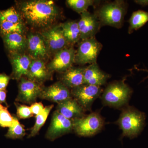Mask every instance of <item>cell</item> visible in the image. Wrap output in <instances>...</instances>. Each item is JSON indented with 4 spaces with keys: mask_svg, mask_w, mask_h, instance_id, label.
Returning a JSON list of instances; mask_svg holds the SVG:
<instances>
[{
    "mask_svg": "<svg viewBox=\"0 0 148 148\" xmlns=\"http://www.w3.org/2000/svg\"><path fill=\"white\" fill-rule=\"evenodd\" d=\"M39 98L57 104L72 98L71 92L61 82L43 88Z\"/></svg>",
    "mask_w": 148,
    "mask_h": 148,
    "instance_id": "cell-14",
    "label": "cell"
},
{
    "mask_svg": "<svg viewBox=\"0 0 148 148\" xmlns=\"http://www.w3.org/2000/svg\"><path fill=\"white\" fill-rule=\"evenodd\" d=\"M73 130V121L64 117L58 111L53 112L51 122L48 129L46 138L53 141Z\"/></svg>",
    "mask_w": 148,
    "mask_h": 148,
    "instance_id": "cell-9",
    "label": "cell"
},
{
    "mask_svg": "<svg viewBox=\"0 0 148 148\" xmlns=\"http://www.w3.org/2000/svg\"><path fill=\"white\" fill-rule=\"evenodd\" d=\"M108 75L101 71L96 63L85 68L84 80V84L101 86L106 83Z\"/></svg>",
    "mask_w": 148,
    "mask_h": 148,
    "instance_id": "cell-19",
    "label": "cell"
},
{
    "mask_svg": "<svg viewBox=\"0 0 148 148\" xmlns=\"http://www.w3.org/2000/svg\"><path fill=\"white\" fill-rule=\"evenodd\" d=\"M145 115L144 113L132 108L123 111L118 124L123 131V136L133 138L140 133L145 124Z\"/></svg>",
    "mask_w": 148,
    "mask_h": 148,
    "instance_id": "cell-2",
    "label": "cell"
},
{
    "mask_svg": "<svg viewBox=\"0 0 148 148\" xmlns=\"http://www.w3.org/2000/svg\"><path fill=\"white\" fill-rule=\"evenodd\" d=\"M76 51L73 47L66 48L56 53L47 66L50 72L66 71L75 63Z\"/></svg>",
    "mask_w": 148,
    "mask_h": 148,
    "instance_id": "cell-11",
    "label": "cell"
},
{
    "mask_svg": "<svg viewBox=\"0 0 148 148\" xmlns=\"http://www.w3.org/2000/svg\"><path fill=\"white\" fill-rule=\"evenodd\" d=\"M53 107V105L46 106L40 113L36 116V122L32 128L28 138L34 137L38 134L41 128L45 123L48 116Z\"/></svg>",
    "mask_w": 148,
    "mask_h": 148,
    "instance_id": "cell-23",
    "label": "cell"
},
{
    "mask_svg": "<svg viewBox=\"0 0 148 148\" xmlns=\"http://www.w3.org/2000/svg\"><path fill=\"white\" fill-rule=\"evenodd\" d=\"M135 2L142 6L148 5V1H135Z\"/></svg>",
    "mask_w": 148,
    "mask_h": 148,
    "instance_id": "cell-33",
    "label": "cell"
},
{
    "mask_svg": "<svg viewBox=\"0 0 148 148\" xmlns=\"http://www.w3.org/2000/svg\"><path fill=\"white\" fill-rule=\"evenodd\" d=\"M7 93L6 90H0V105L5 103L8 106L6 102Z\"/></svg>",
    "mask_w": 148,
    "mask_h": 148,
    "instance_id": "cell-32",
    "label": "cell"
},
{
    "mask_svg": "<svg viewBox=\"0 0 148 148\" xmlns=\"http://www.w3.org/2000/svg\"><path fill=\"white\" fill-rule=\"evenodd\" d=\"M18 10L30 26L38 29H49L56 21L59 11L53 1L34 0L18 4Z\"/></svg>",
    "mask_w": 148,
    "mask_h": 148,
    "instance_id": "cell-1",
    "label": "cell"
},
{
    "mask_svg": "<svg viewBox=\"0 0 148 148\" xmlns=\"http://www.w3.org/2000/svg\"><path fill=\"white\" fill-rule=\"evenodd\" d=\"M125 5L122 1H116L104 5L99 10L98 17L101 24L119 28L123 22Z\"/></svg>",
    "mask_w": 148,
    "mask_h": 148,
    "instance_id": "cell-3",
    "label": "cell"
},
{
    "mask_svg": "<svg viewBox=\"0 0 148 148\" xmlns=\"http://www.w3.org/2000/svg\"><path fill=\"white\" fill-rule=\"evenodd\" d=\"M8 54L23 53L27 49V38L18 33L1 35Z\"/></svg>",
    "mask_w": 148,
    "mask_h": 148,
    "instance_id": "cell-16",
    "label": "cell"
},
{
    "mask_svg": "<svg viewBox=\"0 0 148 148\" xmlns=\"http://www.w3.org/2000/svg\"><path fill=\"white\" fill-rule=\"evenodd\" d=\"M145 71H147V72L148 73V70H145Z\"/></svg>",
    "mask_w": 148,
    "mask_h": 148,
    "instance_id": "cell-34",
    "label": "cell"
},
{
    "mask_svg": "<svg viewBox=\"0 0 148 148\" xmlns=\"http://www.w3.org/2000/svg\"><path fill=\"white\" fill-rule=\"evenodd\" d=\"M132 90L123 82H114L108 86L103 92L102 99L105 105L119 108L129 101Z\"/></svg>",
    "mask_w": 148,
    "mask_h": 148,
    "instance_id": "cell-4",
    "label": "cell"
},
{
    "mask_svg": "<svg viewBox=\"0 0 148 148\" xmlns=\"http://www.w3.org/2000/svg\"><path fill=\"white\" fill-rule=\"evenodd\" d=\"M95 1L92 0H68L67 5L73 10L78 13L87 11L88 8L92 5Z\"/></svg>",
    "mask_w": 148,
    "mask_h": 148,
    "instance_id": "cell-27",
    "label": "cell"
},
{
    "mask_svg": "<svg viewBox=\"0 0 148 148\" xmlns=\"http://www.w3.org/2000/svg\"><path fill=\"white\" fill-rule=\"evenodd\" d=\"M56 111L66 118L72 121L84 116V110L72 98L58 104Z\"/></svg>",
    "mask_w": 148,
    "mask_h": 148,
    "instance_id": "cell-18",
    "label": "cell"
},
{
    "mask_svg": "<svg viewBox=\"0 0 148 148\" xmlns=\"http://www.w3.org/2000/svg\"><path fill=\"white\" fill-rule=\"evenodd\" d=\"M85 68L71 67L65 71L61 77V82L68 88H74L84 84Z\"/></svg>",
    "mask_w": 148,
    "mask_h": 148,
    "instance_id": "cell-20",
    "label": "cell"
},
{
    "mask_svg": "<svg viewBox=\"0 0 148 148\" xmlns=\"http://www.w3.org/2000/svg\"><path fill=\"white\" fill-rule=\"evenodd\" d=\"M13 23H24L23 18L18 10L11 7L5 10H0V21Z\"/></svg>",
    "mask_w": 148,
    "mask_h": 148,
    "instance_id": "cell-24",
    "label": "cell"
},
{
    "mask_svg": "<svg viewBox=\"0 0 148 148\" xmlns=\"http://www.w3.org/2000/svg\"><path fill=\"white\" fill-rule=\"evenodd\" d=\"M14 116L9 112L8 107L0 105V126L10 127L13 123Z\"/></svg>",
    "mask_w": 148,
    "mask_h": 148,
    "instance_id": "cell-28",
    "label": "cell"
},
{
    "mask_svg": "<svg viewBox=\"0 0 148 148\" xmlns=\"http://www.w3.org/2000/svg\"><path fill=\"white\" fill-rule=\"evenodd\" d=\"M73 130L78 135L83 137L91 136L99 132L104 122L100 115L92 113L86 116L73 121Z\"/></svg>",
    "mask_w": 148,
    "mask_h": 148,
    "instance_id": "cell-6",
    "label": "cell"
},
{
    "mask_svg": "<svg viewBox=\"0 0 148 148\" xmlns=\"http://www.w3.org/2000/svg\"><path fill=\"white\" fill-rule=\"evenodd\" d=\"M11 77L5 73L0 74V90H6Z\"/></svg>",
    "mask_w": 148,
    "mask_h": 148,
    "instance_id": "cell-31",
    "label": "cell"
},
{
    "mask_svg": "<svg viewBox=\"0 0 148 148\" xmlns=\"http://www.w3.org/2000/svg\"><path fill=\"white\" fill-rule=\"evenodd\" d=\"M62 33L69 44H74L80 39V32L78 22L70 21L60 25Z\"/></svg>",
    "mask_w": 148,
    "mask_h": 148,
    "instance_id": "cell-21",
    "label": "cell"
},
{
    "mask_svg": "<svg viewBox=\"0 0 148 148\" xmlns=\"http://www.w3.org/2000/svg\"><path fill=\"white\" fill-rule=\"evenodd\" d=\"M16 108V115L18 118L26 119L33 116L30 107L25 105H20L18 103H14Z\"/></svg>",
    "mask_w": 148,
    "mask_h": 148,
    "instance_id": "cell-29",
    "label": "cell"
},
{
    "mask_svg": "<svg viewBox=\"0 0 148 148\" xmlns=\"http://www.w3.org/2000/svg\"><path fill=\"white\" fill-rule=\"evenodd\" d=\"M148 21V12L139 10L134 12L130 18L128 32L132 33L144 26Z\"/></svg>",
    "mask_w": 148,
    "mask_h": 148,
    "instance_id": "cell-22",
    "label": "cell"
},
{
    "mask_svg": "<svg viewBox=\"0 0 148 148\" xmlns=\"http://www.w3.org/2000/svg\"><path fill=\"white\" fill-rule=\"evenodd\" d=\"M78 24L80 32V39L82 40L94 38L101 25L97 16L87 11L81 14Z\"/></svg>",
    "mask_w": 148,
    "mask_h": 148,
    "instance_id": "cell-15",
    "label": "cell"
},
{
    "mask_svg": "<svg viewBox=\"0 0 148 148\" xmlns=\"http://www.w3.org/2000/svg\"><path fill=\"white\" fill-rule=\"evenodd\" d=\"M27 38V49L33 59L44 61L49 53L45 41L41 34H31Z\"/></svg>",
    "mask_w": 148,
    "mask_h": 148,
    "instance_id": "cell-12",
    "label": "cell"
},
{
    "mask_svg": "<svg viewBox=\"0 0 148 148\" xmlns=\"http://www.w3.org/2000/svg\"><path fill=\"white\" fill-rule=\"evenodd\" d=\"M8 55L12 67L11 79L19 80L27 77L32 60L30 56L24 53H10Z\"/></svg>",
    "mask_w": 148,
    "mask_h": 148,
    "instance_id": "cell-13",
    "label": "cell"
},
{
    "mask_svg": "<svg viewBox=\"0 0 148 148\" xmlns=\"http://www.w3.org/2000/svg\"><path fill=\"white\" fill-rule=\"evenodd\" d=\"M25 28L24 23H13L1 21H0V36L13 33L24 35Z\"/></svg>",
    "mask_w": 148,
    "mask_h": 148,
    "instance_id": "cell-25",
    "label": "cell"
},
{
    "mask_svg": "<svg viewBox=\"0 0 148 148\" xmlns=\"http://www.w3.org/2000/svg\"><path fill=\"white\" fill-rule=\"evenodd\" d=\"M19 81L18 94L16 101L32 105L36 103L37 98H39L43 88L42 84L24 77L21 78Z\"/></svg>",
    "mask_w": 148,
    "mask_h": 148,
    "instance_id": "cell-8",
    "label": "cell"
},
{
    "mask_svg": "<svg viewBox=\"0 0 148 148\" xmlns=\"http://www.w3.org/2000/svg\"><path fill=\"white\" fill-rule=\"evenodd\" d=\"M26 135L24 126L18 121V119L14 116L13 123L9 129L5 136L11 139H21Z\"/></svg>",
    "mask_w": 148,
    "mask_h": 148,
    "instance_id": "cell-26",
    "label": "cell"
},
{
    "mask_svg": "<svg viewBox=\"0 0 148 148\" xmlns=\"http://www.w3.org/2000/svg\"><path fill=\"white\" fill-rule=\"evenodd\" d=\"M30 108L32 114L36 116L40 113L45 108L42 103L36 102L32 104Z\"/></svg>",
    "mask_w": 148,
    "mask_h": 148,
    "instance_id": "cell-30",
    "label": "cell"
},
{
    "mask_svg": "<svg viewBox=\"0 0 148 148\" xmlns=\"http://www.w3.org/2000/svg\"><path fill=\"white\" fill-rule=\"evenodd\" d=\"M102 45L95 38L82 40L76 52L75 63L84 65L96 63Z\"/></svg>",
    "mask_w": 148,
    "mask_h": 148,
    "instance_id": "cell-5",
    "label": "cell"
},
{
    "mask_svg": "<svg viewBox=\"0 0 148 148\" xmlns=\"http://www.w3.org/2000/svg\"><path fill=\"white\" fill-rule=\"evenodd\" d=\"M27 77L30 80L42 84L50 79L51 72L44 61L32 59Z\"/></svg>",
    "mask_w": 148,
    "mask_h": 148,
    "instance_id": "cell-17",
    "label": "cell"
},
{
    "mask_svg": "<svg viewBox=\"0 0 148 148\" xmlns=\"http://www.w3.org/2000/svg\"><path fill=\"white\" fill-rule=\"evenodd\" d=\"M45 41L49 53H54L66 48L69 43L62 33L61 26L49 28L41 34Z\"/></svg>",
    "mask_w": 148,
    "mask_h": 148,
    "instance_id": "cell-10",
    "label": "cell"
},
{
    "mask_svg": "<svg viewBox=\"0 0 148 148\" xmlns=\"http://www.w3.org/2000/svg\"><path fill=\"white\" fill-rule=\"evenodd\" d=\"M102 90L101 86L84 84L72 89L71 94L85 110H89L92 103L101 94Z\"/></svg>",
    "mask_w": 148,
    "mask_h": 148,
    "instance_id": "cell-7",
    "label": "cell"
}]
</instances>
